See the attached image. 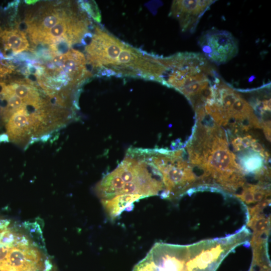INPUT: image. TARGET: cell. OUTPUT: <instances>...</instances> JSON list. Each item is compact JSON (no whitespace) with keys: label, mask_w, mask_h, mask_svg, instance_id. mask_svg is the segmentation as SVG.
Segmentation results:
<instances>
[{"label":"cell","mask_w":271,"mask_h":271,"mask_svg":"<svg viewBox=\"0 0 271 271\" xmlns=\"http://www.w3.org/2000/svg\"><path fill=\"white\" fill-rule=\"evenodd\" d=\"M246 241L239 230L189 245L157 242L132 271H215L230 252Z\"/></svg>","instance_id":"1"},{"label":"cell","mask_w":271,"mask_h":271,"mask_svg":"<svg viewBox=\"0 0 271 271\" xmlns=\"http://www.w3.org/2000/svg\"><path fill=\"white\" fill-rule=\"evenodd\" d=\"M163 72L159 82L196 100L219 76L216 70L199 53L180 52L162 57Z\"/></svg>","instance_id":"2"},{"label":"cell","mask_w":271,"mask_h":271,"mask_svg":"<svg viewBox=\"0 0 271 271\" xmlns=\"http://www.w3.org/2000/svg\"><path fill=\"white\" fill-rule=\"evenodd\" d=\"M125 43L107 31L96 27L86 47L88 62L101 74L109 75L111 69Z\"/></svg>","instance_id":"3"},{"label":"cell","mask_w":271,"mask_h":271,"mask_svg":"<svg viewBox=\"0 0 271 271\" xmlns=\"http://www.w3.org/2000/svg\"><path fill=\"white\" fill-rule=\"evenodd\" d=\"M214 139L210 146L204 142L211 149L205 151L204 158L201 159H208L202 161L201 164L207 172L211 173L214 178L226 187H235L237 185L230 176L236 170L241 171V169L235 162L234 155L228 149L226 141L218 138Z\"/></svg>","instance_id":"4"},{"label":"cell","mask_w":271,"mask_h":271,"mask_svg":"<svg viewBox=\"0 0 271 271\" xmlns=\"http://www.w3.org/2000/svg\"><path fill=\"white\" fill-rule=\"evenodd\" d=\"M198 44L206 59L216 65L228 62L238 51L237 40L231 33L215 28L203 32Z\"/></svg>","instance_id":"5"},{"label":"cell","mask_w":271,"mask_h":271,"mask_svg":"<svg viewBox=\"0 0 271 271\" xmlns=\"http://www.w3.org/2000/svg\"><path fill=\"white\" fill-rule=\"evenodd\" d=\"M216 1H173L169 16L179 22L182 31L193 33L202 16Z\"/></svg>","instance_id":"6"},{"label":"cell","mask_w":271,"mask_h":271,"mask_svg":"<svg viewBox=\"0 0 271 271\" xmlns=\"http://www.w3.org/2000/svg\"><path fill=\"white\" fill-rule=\"evenodd\" d=\"M72 12L54 9L47 11L32 22H27V31L34 42H38L42 36Z\"/></svg>","instance_id":"7"},{"label":"cell","mask_w":271,"mask_h":271,"mask_svg":"<svg viewBox=\"0 0 271 271\" xmlns=\"http://www.w3.org/2000/svg\"><path fill=\"white\" fill-rule=\"evenodd\" d=\"M1 86L20 97L26 105L37 109L46 106V102L40 97L38 90L29 83L21 82H11L9 84L2 83Z\"/></svg>","instance_id":"8"},{"label":"cell","mask_w":271,"mask_h":271,"mask_svg":"<svg viewBox=\"0 0 271 271\" xmlns=\"http://www.w3.org/2000/svg\"><path fill=\"white\" fill-rule=\"evenodd\" d=\"M0 43L5 52L14 54L25 51L29 47L26 34L17 29L2 30L0 27Z\"/></svg>","instance_id":"9"},{"label":"cell","mask_w":271,"mask_h":271,"mask_svg":"<svg viewBox=\"0 0 271 271\" xmlns=\"http://www.w3.org/2000/svg\"><path fill=\"white\" fill-rule=\"evenodd\" d=\"M262 158L258 153L247 154L242 158L241 162L242 167L247 172L253 173L261 171L263 166Z\"/></svg>","instance_id":"10"},{"label":"cell","mask_w":271,"mask_h":271,"mask_svg":"<svg viewBox=\"0 0 271 271\" xmlns=\"http://www.w3.org/2000/svg\"><path fill=\"white\" fill-rule=\"evenodd\" d=\"M81 7L95 21L98 22L100 21L101 17L99 10L94 1L82 2L81 3Z\"/></svg>","instance_id":"11"},{"label":"cell","mask_w":271,"mask_h":271,"mask_svg":"<svg viewBox=\"0 0 271 271\" xmlns=\"http://www.w3.org/2000/svg\"><path fill=\"white\" fill-rule=\"evenodd\" d=\"M254 185L249 184L245 187L242 191L241 194L237 196L240 198L246 204L254 203L253 197V190Z\"/></svg>","instance_id":"12"},{"label":"cell","mask_w":271,"mask_h":271,"mask_svg":"<svg viewBox=\"0 0 271 271\" xmlns=\"http://www.w3.org/2000/svg\"><path fill=\"white\" fill-rule=\"evenodd\" d=\"M268 195V193H267L264 188L257 185H254L253 197L254 203L261 201L266 195Z\"/></svg>","instance_id":"13"},{"label":"cell","mask_w":271,"mask_h":271,"mask_svg":"<svg viewBox=\"0 0 271 271\" xmlns=\"http://www.w3.org/2000/svg\"><path fill=\"white\" fill-rule=\"evenodd\" d=\"M256 141V140L250 135H247L244 137L242 138L241 147L243 150L249 148L253 143Z\"/></svg>","instance_id":"14"},{"label":"cell","mask_w":271,"mask_h":271,"mask_svg":"<svg viewBox=\"0 0 271 271\" xmlns=\"http://www.w3.org/2000/svg\"><path fill=\"white\" fill-rule=\"evenodd\" d=\"M11 72L12 69L11 67L4 65L0 60V85L2 84L1 79Z\"/></svg>","instance_id":"15"},{"label":"cell","mask_w":271,"mask_h":271,"mask_svg":"<svg viewBox=\"0 0 271 271\" xmlns=\"http://www.w3.org/2000/svg\"><path fill=\"white\" fill-rule=\"evenodd\" d=\"M241 140L242 138L237 137L232 142L233 147L236 151H240L243 150L241 147Z\"/></svg>","instance_id":"16"},{"label":"cell","mask_w":271,"mask_h":271,"mask_svg":"<svg viewBox=\"0 0 271 271\" xmlns=\"http://www.w3.org/2000/svg\"><path fill=\"white\" fill-rule=\"evenodd\" d=\"M47 271H57L56 269L55 268V267L54 268H53L52 269H50V270H47Z\"/></svg>","instance_id":"17"}]
</instances>
